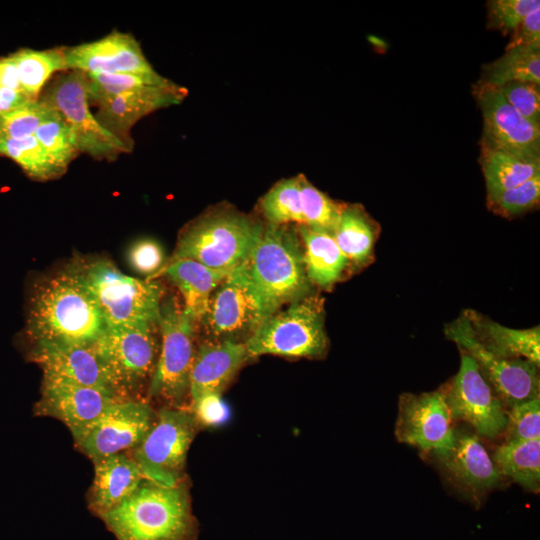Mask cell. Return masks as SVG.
Listing matches in <instances>:
<instances>
[{
	"instance_id": "obj_1",
	"label": "cell",
	"mask_w": 540,
	"mask_h": 540,
	"mask_svg": "<svg viewBox=\"0 0 540 540\" xmlns=\"http://www.w3.org/2000/svg\"><path fill=\"white\" fill-rule=\"evenodd\" d=\"M106 328L93 296L71 262L35 284L27 335L35 342L92 345Z\"/></svg>"
},
{
	"instance_id": "obj_2",
	"label": "cell",
	"mask_w": 540,
	"mask_h": 540,
	"mask_svg": "<svg viewBox=\"0 0 540 540\" xmlns=\"http://www.w3.org/2000/svg\"><path fill=\"white\" fill-rule=\"evenodd\" d=\"M100 519L116 540H197L199 535L187 481L165 487L145 479Z\"/></svg>"
},
{
	"instance_id": "obj_3",
	"label": "cell",
	"mask_w": 540,
	"mask_h": 540,
	"mask_svg": "<svg viewBox=\"0 0 540 540\" xmlns=\"http://www.w3.org/2000/svg\"><path fill=\"white\" fill-rule=\"evenodd\" d=\"M264 225L230 207L209 211L181 232L171 259H191L211 269L230 271L244 263L257 245Z\"/></svg>"
},
{
	"instance_id": "obj_4",
	"label": "cell",
	"mask_w": 540,
	"mask_h": 540,
	"mask_svg": "<svg viewBox=\"0 0 540 540\" xmlns=\"http://www.w3.org/2000/svg\"><path fill=\"white\" fill-rule=\"evenodd\" d=\"M72 263L98 305L106 327L158 324L163 300L159 282L128 276L104 258L77 259Z\"/></svg>"
},
{
	"instance_id": "obj_5",
	"label": "cell",
	"mask_w": 540,
	"mask_h": 540,
	"mask_svg": "<svg viewBox=\"0 0 540 540\" xmlns=\"http://www.w3.org/2000/svg\"><path fill=\"white\" fill-rule=\"evenodd\" d=\"M246 263L271 314L310 295L302 244L297 229L295 233L290 225L264 226Z\"/></svg>"
},
{
	"instance_id": "obj_6",
	"label": "cell",
	"mask_w": 540,
	"mask_h": 540,
	"mask_svg": "<svg viewBox=\"0 0 540 540\" xmlns=\"http://www.w3.org/2000/svg\"><path fill=\"white\" fill-rule=\"evenodd\" d=\"M158 324L106 327L92 344L111 390L121 400L142 399L154 373L160 342Z\"/></svg>"
},
{
	"instance_id": "obj_7",
	"label": "cell",
	"mask_w": 540,
	"mask_h": 540,
	"mask_svg": "<svg viewBox=\"0 0 540 540\" xmlns=\"http://www.w3.org/2000/svg\"><path fill=\"white\" fill-rule=\"evenodd\" d=\"M251 358L271 354L291 358L325 357L329 340L323 300L308 295L267 316L245 341Z\"/></svg>"
},
{
	"instance_id": "obj_8",
	"label": "cell",
	"mask_w": 540,
	"mask_h": 540,
	"mask_svg": "<svg viewBox=\"0 0 540 540\" xmlns=\"http://www.w3.org/2000/svg\"><path fill=\"white\" fill-rule=\"evenodd\" d=\"M196 323L175 300H162L158 327L161 336L157 364L147 389V401L162 407H184L189 400L190 373L196 346Z\"/></svg>"
},
{
	"instance_id": "obj_9",
	"label": "cell",
	"mask_w": 540,
	"mask_h": 540,
	"mask_svg": "<svg viewBox=\"0 0 540 540\" xmlns=\"http://www.w3.org/2000/svg\"><path fill=\"white\" fill-rule=\"evenodd\" d=\"M201 429L189 408L161 407L144 440L129 454L146 480L177 486L187 481V454Z\"/></svg>"
},
{
	"instance_id": "obj_10",
	"label": "cell",
	"mask_w": 540,
	"mask_h": 540,
	"mask_svg": "<svg viewBox=\"0 0 540 540\" xmlns=\"http://www.w3.org/2000/svg\"><path fill=\"white\" fill-rule=\"evenodd\" d=\"M271 315L246 261L229 271L214 289L200 323L211 341L245 343Z\"/></svg>"
},
{
	"instance_id": "obj_11",
	"label": "cell",
	"mask_w": 540,
	"mask_h": 540,
	"mask_svg": "<svg viewBox=\"0 0 540 540\" xmlns=\"http://www.w3.org/2000/svg\"><path fill=\"white\" fill-rule=\"evenodd\" d=\"M444 333L459 351L475 360L506 410L540 397L539 366L525 359L505 358L485 348L474 336L464 313L448 323Z\"/></svg>"
},
{
	"instance_id": "obj_12",
	"label": "cell",
	"mask_w": 540,
	"mask_h": 540,
	"mask_svg": "<svg viewBox=\"0 0 540 540\" xmlns=\"http://www.w3.org/2000/svg\"><path fill=\"white\" fill-rule=\"evenodd\" d=\"M41 99L53 106L68 123L80 153L96 160L114 161L132 150L107 131L89 108L85 73L71 70L47 84Z\"/></svg>"
},
{
	"instance_id": "obj_13",
	"label": "cell",
	"mask_w": 540,
	"mask_h": 540,
	"mask_svg": "<svg viewBox=\"0 0 540 540\" xmlns=\"http://www.w3.org/2000/svg\"><path fill=\"white\" fill-rule=\"evenodd\" d=\"M156 416L157 411L145 399L118 400L71 435L75 447L95 461L134 450L152 428Z\"/></svg>"
},
{
	"instance_id": "obj_14",
	"label": "cell",
	"mask_w": 540,
	"mask_h": 540,
	"mask_svg": "<svg viewBox=\"0 0 540 540\" xmlns=\"http://www.w3.org/2000/svg\"><path fill=\"white\" fill-rule=\"evenodd\" d=\"M457 374L443 388L452 421H463L477 435L494 439L504 433L507 411L482 376L475 360L460 351Z\"/></svg>"
},
{
	"instance_id": "obj_15",
	"label": "cell",
	"mask_w": 540,
	"mask_h": 540,
	"mask_svg": "<svg viewBox=\"0 0 540 540\" xmlns=\"http://www.w3.org/2000/svg\"><path fill=\"white\" fill-rule=\"evenodd\" d=\"M395 437L398 442L414 446L432 456L449 450L455 440V429L444 389L401 394Z\"/></svg>"
},
{
	"instance_id": "obj_16",
	"label": "cell",
	"mask_w": 540,
	"mask_h": 540,
	"mask_svg": "<svg viewBox=\"0 0 540 540\" xmlns=\"http://www.w3.org/2000/svg\"><path fill=\"white\" fill-rule=\"evenodd\" d=\"M473 92L483 116L480 147L540 162V126L521 116L496 88L477 82Z\"/></svg>"
},
{
	"instance_id": "obj_17",
	"label": "cell",
	"mask_w": 540,
	"mask_h": 540,
	"mask_svg": "<svg viewBox=\"0 0 540 540\" xmlns=\"http://www.w3.org/2000/svg\"><path fill=\"white\" fill-rule=\"evenodd\" d=\"M186 88L168 81L127 91L97 102V121L133 150L131 129L143 117L161 108L179 104L187 96Z\"/></svg>"
},
{
	"instance_id": "obj_18",
	"label": "cell",
	"mask_w": 540,
	"mask_h": 540,
	"mask_svg": "<svg viewBox=\"0 0 540 540\" xmlns=\"http://www.w3.org/2000/svg\"><path fill=\"white\" fill-rule=\"evenodd\" d=\"M66 70L85 73L154 75L136 38L118 30L96 41L63 47Z\"/></svg>"
},
{
	"instance_id": "obj_19",
	"label": "cell",
	"mask_w": 540,
	"mask_h": 540,
	"mask_svg": "<svg viewBox=\"0 0 540 540\" xmlns=\"http://www.w3.org/2000/svg\"><path fill=\"white\" fill-rule=\"evenodd\" d=\"M433 457L445 477L471 499L479 500L501 482L500 471L474 432L455 430L453 446Z\"/></svg>"
},
{
	"instance_id": "obj_20",
	"label": "cell",
	"mask_w": 540,
	"mask_h": 540,
	"mask_svg": "<svg viewBox=\"0 0 540 540\" xmlns=\"http://www.w3.org/2000/svg\"><path fill=\"white\" fill-rule=\"evenodd\" d=\"M40 393L34 414L61 421L71 434L92 422L112 403L121 400L98 388L44 376Z\"/></svg>"
},
{
	"instance_id": "obj_21",
	"label": "cell",
	"mask_w": 540,
	"mask_h": 540,
	"mask_svg": "<svg viewBox=\"0 0 540 540\" xmlns=\"http://www.w3.org/2000/svg\"><path fill=\"white\" fill-rule=\"evenodd\" d=\"M29 358L42 369L44 377L98 388L116 396L92 345L35 342Z\"/></svg>"
},
{
	"instance_id": "obj_22",
	"label": "cell",
	"mask_w": 540,
	"mask_h": 540,
	"mask_svg": "<svg viewBox=\"0 0 540 540\" xmlns=\"http://www.w3.org/2000/svg\"><path fill=\"white\" fill-rule=\"evenodd\" d=\"M249 359L241 342L208 340L200 344L190 373V402L207 394L222 395Z\"/></svg>"
},
{
	"instance_id": "obj_23",
	"label": "cell",
	"mask_w": 540,
	"mask_h": 540,
	"mask_svg": "<svg viewBox=\"0 0 540 540\" xmlns=\"http://www.w3.org/2000/svg\"><path fill=\"white\" fill-rule=\"evenodd\" d=\"M94 478L87 495L90 512L101 517L128 498L145 480L129 453H117L92 461Z\"/></svg>"
},
{
	"instance_id": "obj_24",
	"label": "cell",
	"mask_w": 540,
	"mask_h": 540,
	"mask_svg": "<svg viewBox=\"0 0 540 540\" xmlns=\"http://www.w3.org/2000/svg\"><path fill=\"white\" fill-rule=\"evenodd\" d=\"M229 271L211 269L191 259L166 262L148 280L167 276L179 289L183 297V310L196 324L204 316L214 289L227 276Z\"/></svg>"
},
{
	"instance_id": "obj_25",
	"label": "cell",
	"mask_w": 540,
	"mask_h": 540,
	"mask_svg": "<svg viewBox=\"0 0 540 540\" xmlns=\"http://www.w3.org/2000/svg\"><path fill=\"white\" fill-rule=\"evenodd\" d=\"M467 317L476 339L491 352L511 359H525L540 366V327H505L483 314L469 309Z\"/></svg>"
},
{
	"instance_id": "obj_26",
	"label": "cell",
	"mask_w": 540,
	"mask_h": 540,
	"mask_svg": "<svg viewBox=\"0 0 540 540\" xmlns=\"http://www.w3.org/2000/svg\"><path fill=\"white\" fill-rule=\"evenodd\" d=\"M307 277L312 286L329 290L350 270L347 258L329 231L297 225Z\"/></svg>"
},
{
	"instance_id": "obj_27",
	"label": "cell",
	"mask_w": 540,
	"mask_h": 540,
	"mask_svg": "<svg viewBox=\"0 0 540 540\" xmlns=\"http://www.w3.org/2000/svg\"><path fill=\"white\" fill-rule=\"evenodd\" d=\"M379 232V224L361 204H344L332 234L350 268L360 269L373 261Z\"/></svg>"
},
{
	"instance_id": "obj_28",
	"label": "cell",
	"mask_w": 540,
	"mask_h": 540,
	"mask_svg": "<svg viewBox=\"0 0 540 540\" xmlns=\"http://www.w3.org/2000/svg\"><path fill=\"white\" fill-rule=\"evenodd\" d=\"M492 460L501 475L510 477L527 491H539L540 439L504 441L495 450Z\"/></svg>"
},
{
	"instance_id": "obj_29",
	"label": "cell",
	"mask_w": 540,
	"mask_h": 540,
	"mask_svg": "<svg viewBox=\"0 0 540 540\" xmlns=\"http://www.w3.org/2000/svg\"><path fill=\"white\" fill-rule=\"evenodd\" d=\"M479 162L487 199L516 187L540 173V162H529L511 154L480 147Z\"/></svg>"
},
{
	"instance_id": "obj_30",
	"label": "cell",
	"mask_w": 540,
	"mask_h": 540,
	"mask_svg": "<svg viewBox=\"0 0 540 540\" xmlns=\"http://www.w3.org/2000/svg\"><path fill=\"white\" fill-rule=\"evenodd\" d=\"M516 81L540 85V49L505 50L501 57L483 65L478 82L498 88Z\"/></svg>"
},
{
	"instance_id": "obj_31",
	"label": "cell",
	"mask_w": 540,
	"mask_h": 540,
	"mask_svg": "<svg viewBox=\"0 0 540 540\" xmlns=\"http://www.w3.org/2000/svg\"><path fill=\"white\" fill-rule=\"evenodd\" d=\"M23 92L37 100L43 87L57 71L66 70L63 47L46 50L22 48L11 54Z\"/></svg>"
},
{
	"instance_id": "obj_32",
	"label": "cell",
	"mask_w": 540,
	"mask_h": 540,
	"mask_svg": "<svg viewBox=\"0 0 540 540\" xmlns=\"http://www.w3.org/2000/svg\"><path fill=\"white\" fill-rule=\"evenodd\" d=\"M0 156L13 160L28 177L37 181L53 180L65 173L34 135L21 139L0 137Z\"/></svg>"
},
{
	"instance_id": "obj_33",
	"label": "cell",
	"mask_w": 540,
	"mask_h": 540,
	"mask_svg": "<svg viewBox=\"0 0 540 540\" xmlns=\"http://www.w3.org/2000/svg\"><path fill=\"white\" fill-rule=\"evenodd\" d=\"M260 208L268 224H303L299 175L277 182L261 198Z\"/></svg>"
},
{
	"instance_id": "obj_34",
	"label": "cell",
	"mask_w": 540,
	"mask_h": 540,
	"mask_svg": "<svg viewBox=\"0 0 540 540\" xmlns=\"http://www.w3.org/2000/svg\"><path fill=\"white\" fill-rule=\"evenodd\" d=\"M85 73V72H84ZM86 91L89 104L138 88L160 85L169 79L156 73L154 75L85 73Z\"/></svg>"
},
{
	"instance_id": "obj_35",
	"label": "cell",
	"mask_w": 540,
	"mask_h": 540,
	"mask_svg": "<svg viewBox=\"0 0 540 540\" xmlns=\"http://www.w3.org/2000/svg\"><path fill=\"white\" fill-rule=\"evenodd\" d=\"M303 224L333 233L345 203H338L299 174Z\"/></svg>"
},
{
	"instance_id": "obj_36",
	"label": "cell",
	"mask_w": 540,
	"mask_h": 540,
	"mask_svg": "<svg viewBox=\"0 0 540 540\" xmlns=\"http://www.w3.org/2000/svg\"><path fill=\"white\" fill-rule=\"evenodd\" d=\"M34 136L55 164L65 172L80 154L68 123L58 111L38 127Z\"/></svg>"
},
{
	"instance_id": "obj_37",
	"label": "cell",
	"mask_w": 540,
	"mask_h": 540,
	"mask_svg": "<svg viewBox=\"0 0 540 540\" xmlns=\"http://www.w3.org/2000/svg\"><path fill=\"white\" fill-rule=\"evenodd\" d=\"M57 110L41 98L0 114V137L21 139L35 134Z\"/></svg>"
},
{
	"instance_id": "obj_38",
	"label": "cell",
	"mask_w": 540,
	"mask_h": 540,
	"mask_svg": "<svg viewBox=\"0 0 540 540\" xmlns=\"http://www.w3.org/2000/svg\"><path fill=\"white\" fill-rule=\"evenodd\" d=\"M539 201L540 173L516 187L487 199V205L495 214L512 218L536 208Z\"/></svg>"
},
{
	"instance_id": "obj_39",
	"label": "cell",
	"mask_w": 540,
	"mask_h": 540,
	"mask_svg": "<svg viewBox=\"0 0 540 540\" xmlns=\"http://www.w3.org/2000/svg\"><path fill=\"white\" fill-rule=\"evenodd\" d=\"M540 7L539 0H491L487 2V27L511 34L521 21Z\"/></svg>"
},
{
	"instance_id": "obj_40",
	"label": "cell",
	"mask_w": 540,
	"mask_h": 540,
	"mask_svg": "<svg viewBox=\"0 0 540 540\" xmlns=\"http://www.w3.org/2000/svg\"><path fill=\"white\" fill-rule=\"evenodd\" d=\"M504 432V441L540 439V397L509 409Z\"/></svg>"
},
{
	"instance_id": "obj_41",
	"label": "cell",
	"mask_w": 540,
	"mask_h": 540,
	"mask_svg": "<svg viewBox=\"0 0 540 540\" xmlns=\"http://www.w3.org/2000/svg\"><path fill=\"white\" fill-rule=\"evenodd\" d=\"M521 116L540 126V85L531 82H510L496 88Z\"/></svg>"
},
{
	"instance_id": "obj_42",
	"label": "cell",
	"mask_w": 540,
	"mask_h": 540,
	"mask_svg": "<svg viewBox=\"0 0 540 540\" xmlns=\"http://www.w3.org/2000/svg\"><path fill=\"white\" fill-rule=\"evenodd\" d=\"M127 260L134 271L148 277L159 271L165 264L161 245L149 238L134 242L127 251Z\"/></svg>"
},
{
	"instance_id": "obj_43",
	"label": "cell",
	"mask_w": 540,
	"mask_h": 540,
	"mask_svg": "<svg viewBox=\"0 0 540 540\" xmlns=\"http://www.w3.org/2000/svg\"><path fill=\"white\" fill-rule=\"evenodd\" d=\"M221 396L207 394L190 402L189 409L201 428L218 426L228 420L230 411Z\"/></svg>"
},
{
	"instance_id": "obj_44",
	"label": "cell",
	"mask_w": 540,
	"mask_h": 540,
	"mask_svg": "<svg viewBox=\"0 0 540 540\" xmlns=\"http://www.w3.org/2000/svg\"><path fill=\"white\" fill-rule=\"evenodd\" d=\"M540 49V7L531 11L511 33L506 49Z\"/></svg>"
},
{
	"instance_id": "obj_45",
	"label": "cell",
	"mask_w": 540,
	"mask_h": 540,
	"mask_svg": "<svg viewBox=\"0 0 540 540\" xmlns=\"http://www.w3.org/2000/svg\"><path fill=\"white\" fill-rule=\"evenodd\" d=\"M0 86L24 93L19 81L16 64L11 54L0 58Z\"/></svg>"
},
{
	"instance_id": "obj_46",
	"label": "cell",
	"mask_w": 540,
	"mask_h": 540,
	"mask_svg": "<svg viewBox=\"0 0 540 540\" xmlns=\"http://www.w3.org/2000/svg\"><path fill=\"white\" fill-rule=\"evenodd\" d=\"M30 101L33 100L24 93L0 86V114L9 112Z\"/></svg>"
}]
</instances>
